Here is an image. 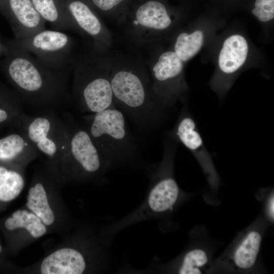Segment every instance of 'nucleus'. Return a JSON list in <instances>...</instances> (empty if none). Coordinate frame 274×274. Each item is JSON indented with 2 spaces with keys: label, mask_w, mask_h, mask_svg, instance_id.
Returning a JSON list of instances; mask_svg holds the SVG:
<instances>
[{
  "label": "nucleus",
  "mask_w": 274,
  "mask_h": 274,
  "mask_svg": "<svg viewBox=\"0 0 274 274\" xmlns=\"http://www.w3.org/2000/svg\"><path fill=\"white\" fill-rule=\"evenodd\" d=\"M93 6L100 11L111 16L117 24L121 20L118 8L122 6L125 0H90Z\"/></svg>",
  "instance_id": "26"
},
{
  "label": "nucleus",
  "mask_w": 274,
  "mask_h": 274,
  "mask_svg": "<svg viewBox=\"0 0 274 274\" xmlns=\"http://www.w3.org/2000/svg\"><path fill=\"white\" fill-rule=\"evenodd\" d=\"M17 95L0 84V130L7 127L19 129L25 114Z\"/></svg>",
  "instance_id": "22"
},
{
  "label": "nucleus",
  "mask_w": 274,
  "mask_h": 274,
  "mask_svg": "<svg viewBox=\"0 0 274 274\" xmlns=\"http://www.w3.org/2000/svg\"><path fill=\"white\" fill-rule=\"evenodd\" d=\"M112 51L102 52L89 46L75 55L71 99L82 113L116 108L110 80Z\"/></svg>",
  "instance_id": "4"
},
{
  "label": "nucleus",
  "mask_w": 274,
  "mask_h": 274,
  "mask_svg": "<svg viewBox=\"0 0 274 274\" xmlns=\"http://www.w3.org/2000/svg\"><path fill=\"white\" fill-rule=\"evenodd\" d=\"M251 14L260 27L263 40H271L274 28V0H255Z\"/></svg>",
  "instance_id": "24"
},
{
  "label": "nucleus",
  "mask_w": 274,
  "mask_h": 274,
  "mask_svg": "<svg viewBox=\"0 0 274 274\" xmlns=\"http://www.w3.org/2000/svg\"><path fill=\"white\" fill-rule=\"evenodd\" d=\"M208 262L206 252L201 249H194L189 251L185 256L179 269L180 274H200V267Z\"/></svg>",
  "instance_id": "25"
},
{
  "label": "nucleus",
  "mask_w": 274,
  "mask_h": 274,
  "mask_svg": "<svg viewBox=\"0 0 274 274\" xmlns=\"http://www.w3.org/2000/svg\"><path fill=\"white\" fill-rule=\"evenodd\" d=\"M72 37L63 31L44 29L27 38L16 39L14 45L30 53L57 70H72L75 54Z\"/></svg>",
  "instance_id": "12"
},
{
  "label": "nucleus",
  "mask_w": 274,
  "mask_h": 274,
  "mask_svg": "<svg viewBox=\"0 0 274 274\" xmlns=\"http://www.w3.org/2000/svg\"><path fill=\"white\" fill-rule=\"evenodd\" d=\"M261 236L257 231L250 232L236 249L233 256L235 264L248 269L255 264L259 251Z\"/></svg>",
  "instance_id": "23"
},
{
  "label": "nucleus",
  "mask_w": 274,
  "mask_h": 274,
  "mask_svg": "<svg viewBox=\"0 0 274 274\" xmlns=\"http://www.w3.org/2000/svg\"><path fill=\"white\" fill-rule=\"evenodd\" d=\"M0 12L12 22L16 39L27 38L45 29L46 22L31 0H0Z\"/></svg>",
  "instance_id": "17"
},
{
  "label": "nucleus",
  "mask_w": 274,
  "mask_h": 274,
  "mask_svg": "<svg viewBox=\"0 0 274 274\" xmlns=\"http://www.w3.org/2000/svg\"><path fill=\"white\" fill-rule=\"evenodd\" d=\"M148 52L145 62L157 100L165 109L175 107L179 101L185 102L189 91L185 77V64L165 41Z\"/></svg>",
  "instance_id": "9"
},
{
  "label": "nucleus",
  "mask_w": 274,
  "mask_h": 274,
  "mask_svg": "<svg viewBox=\"0 0 274 274\" xmlns=\"http://www.w3.org/2000/svg\"><path fill=\"white\" fill-rule=\"evenodd\" d=\"M227 24L224 18L203 15L186 22L165 42L186 64L202 51Z\"/></svg>",
  "instance_id": "11"
},
{
  "label": "nucleus",
  "mask_w": 274,
  "mask_h": 274,
  "mask_svg": "<svg viewBox=\"0 0 274 274\" xmlns=\"http://www.w3.org/2000/svg\"><path fill=\"white\" fill-rule=\"evenodd\" d=\"M273 204H274L273 196H272L271 199L270 200V208H269V213H270L271 217H272V218H273V215H274L273 214V213H274Z\"/></svg>",
  "instance_id": "28"
},
{
  "label": "nucleus",
  "mask_w": 274,
  "mask_h": 274,
  "mask_svg": "<svg viewBox=\"0 0 274 274\" xmlns=\"http://www.w3.org/2000/svg\"><path fill=\"white\" fill-rule=\"evenodd\" d=\"M61 115L66 125L67 141L59 167L65 183L100 178L111 165L84 126L69 112H63Z\"/></svg>",
  "instance_id": "7"
},
{
  "label": "nucleus",
  "mask_w": 274,
  "mask_h": 274,
  "mask_svg": "<svg viewBox=\"0 0 274 274\" xmlns=\"http://www.w3.org/2000/svg\"><path fill=\"white\" fill-rule=\"evenodd\" d=\"M82 120V124L110 165L138 156L136 141L128 128L125 115L117 108L84 116Z\"/></svg>",
  "instance_id": "6"
},
{
  "label": "nucleus",
  "mask_w": 274,
  "mask_h": 274,
  "mask_svg": "<svg viewBox=\"0 0 274 274\" xmlns=\"http://www.w3.org/2000/svg\"><path fill=\"white\" fill-rule=\"evenodd\" d=\"M65 183L58 165L49 160L32 177L25 207L43 221L48 231L62 230L67 223L66 208L60 192Z\"/></svg>",
  "instance_id": "8"
},
{
  "label": "nucleus",
  "mask_w": 274,
  "mask_h": 274,
  "mask_svg": "<svg viewBox=\"0 0 274 274\" xmlns=\"http://www.w3.org/2000/svg\"><path fill=\"white\" fill-rule=\"evenodd\" d=\"M39 155V151L19 131L0 138V163L26 168Z\"/></svg>",
  "instance_id": "18"
},
{
  "label": "nucleus",
  "mask_w": 274,
  "mask_h": 274,
  "mask_svg": "<svg viewBox=\"0 0 274 274\" xmlns=\"http://www.w3.org/2000/svg\"><path fill=\"white\" fill-rule=\"evenodd\" d=\"M110 80L117 109L141 130L150 131L158 126L165 109L153 93L150 74L142 59L112 51Z\"/></svg>",
  "instance_id": "1"
},
{
  "label": "nucleus",
  "mask_w": 274,
  "mask_h": 274,
  "mask_svg": "<svg viewBox=\"0 0 274 274\" xmlns=\"http://www.w3.org/2000/svg\"><path fill=\"white\" fill-rule=\"evenodd\" d=\"M186 22L182 14L172 11L162 1L147 0L127 11L120 25L131 45L148 51L165 41Z\"/></svg>",
  "instance_id": "5"
},
{
  "label": "nucleus",
  "mask_w": 274,
  "mask_h": 274,
  "mask_svg": "<svg viewBox=\"0 0 274 274\" xmlns=\"http://www.w3.org/2000/svg\"><path fill=\"white\" fill-rule=\"evenodd\" d=\"M25 167L0 163V212L6 209L22 192Z\"/></svg>",
  "instance_id": "20"
},
{
  "label": "nucleus",
  "mask_w": 274,
  "mask_h": 274,
  "mask_svg": "<svg viewBox=\"0 0 274 274\" xmlns=\"http://www.w3.org/2000/svg\"><path fill=\"white\" fill-rule=\"evenodd\" d=\"M0 231L5 239L8 255H15L22 248L45 235L48 229L36 214L24 207L0 219Z\"/></svg>",
  "instance_id": "13"
},
{
  "label": "nucleus",
  "mask_w": 274,
  "mask_h": 274,
  "mask_svg": "<svg viewBox=\"0 0 274 274\" xmlns=\"http://www.w3.org/2000/svg\"><path fill=\"white\" fill-rule=\"evenodd\" d=\"M72 70L54 69L15 45L5 67L6 76L23 104L39 113L56 110L71 99Z\"/></svg>",
  "instance_id": "2"
},
{
  "label": "nucleus",
  "mask_w": 274,
  "mask_h": 274,
  "mask_svg": "<svg viewBox=\"0 0 274 274\" xmlns=\"http://www.w3.org/2000/svg\"><path fill=\"white\" fill-rule=\"evenodd\" d=\"M173 128L168 133L170 139L181 143L199 162L211 180L216 179V174L211 157L206 148L196 122L189 112L186 102Z\"/></svg>",
  "instance_id": "15"
},
{
  "label": "nucleus",
  "mask_w": 274,
  "mask_h": 274,
  "mask_svg": "<svg viewBox=\"0 0 274 274\" xmlns=\"http://www.w3.org/2000/svg\"><path fill=\"white\" fill-rule=\"evenodd\" d=\"M179 193L178 184L170 176H161L151 188L147 206L152 211L162 212L170 209L176 202Z\"/></svg>",
  "instance_id": "21"
},
{
  "label": "nucleus",
  "mask_w": 274,
  "mask_h": 274,
  "mask_svg": "<svg viewBox=\"0 0 274 274\" xmlns=\"http://www.w3.org/2000/svg\"><path fill=\"white\" fill-rule=\"evenodd\" d=\"M7 253L5 246H4L0 239V271H13L14 266L7 258Z\"/></svg>",
  "instance_id": "27"
},
{
  "label": "nucleus",
  "mask_w": 274,
  "mask_h": 274,
  "mask_svg": "<svg viewBox=\"0 0 274 274\" xmlns=\"http://www.w3.org/2000/svg\"><path fill=\"white\" fill-rule=\"evenodd\" d=\"M89 260L79 248L63 245L55 248L36 266L42 274H81L87 271Z\"/></svg>",
  "instance_id": "16"
},
{
  "label": "nucleus",
  "mask_w": 274,
  "mask_h": 274,
  "mask_svg": "<svg viewBox=\"0 0 274 274\" xmlns=\"http://www.w3.org/2000/svg\"><path fill=\"white\" fill-rule=\"evenodd\" d=\"M18 131L40 154L45 155L47 160L59 166L66 148L67 132L64 120L56 110L35 116L25 114Z\"/></svg>",
  "instance_id": "10"
},
{
  "label": "nucleus",
  "mask_w": 274,
  "mask_h": 274,
  "mask_svg": "<svg viewBox=\"0 0 274 274\" xmlns=\"http://www.w3.org/2000/svg\"><path fill=\"white\" fill-rule=\"evenodd\" d=\"M35 8L46 22L56 29L79 33L68 11L65 0H31Z\"/></svg>",
  "instance_id": "19"
},
{
  "label": "nucleus",
  "mask_w": 274,
  "mask_h": 274,
  "mask_svg": "<svg viewBox=\"0 0 274 274\" xmlns=\"http://www.w3.org/2000/svg\"><path fill=\"white\" fill-rule=\"evenodd\" d=\"M79 34L88 39L89 46L102 52L112 51L113 35L94 12L90 0H65Z\"/></svg>",
  "instance_id": "14"
},
{
  "label": "nucleus",
  "mask_w": 274,
  "mask_h": 274,
  "mask_svg": "<svg viewBox=\"0 0 274 274\" xmlns=\"http://www.w3.org/2000/svg\"><path fill=\"white\" fill-rule=\"evenodd\" d=\"M204 49L205 56L214 64L208 85L220 99L224 98L241 73L265 63L263 52L239 22L227 23Z\"/></svg>",
  "instance_id": "3"
}]
</instances>
